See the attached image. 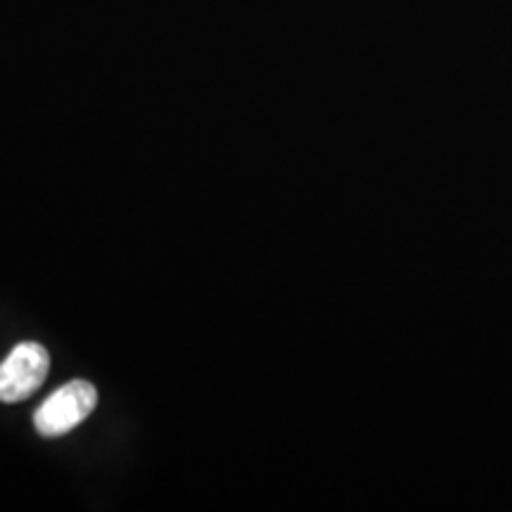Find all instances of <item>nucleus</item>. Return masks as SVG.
Wrapping results in <instances>:
<instances>
[{"mask_svg": "<svg viewBox=\"0 0 512 512\" xmlns=\"http://www.w3.org/2000/svg\"><path fill=\"white\" fill-rule=\"evenodd\" d=\"M98 406V392L91 382L74 380L50 394L34 415V425L43 437H62L79 427Z\"/></svg>", "mask_w": 512, "mask_h": 512, "instance_id": "1", "label": "nucleus"}, {"mask_svg": "<svg viewBox=\"0 0 512 512\" xmlns=\"http://www.w3.org/2000/svg\"><path fill=\"white\" fill-rule=\"evenodd\" d=\"M50 370L46 347L36 342H22L0 363V401L17 403L29 399L41 389Z\"/></svg>", "mask_w": 512, "mask_h": 512, "instance_id": "2", "label": "nucleus"}]
</instances>
